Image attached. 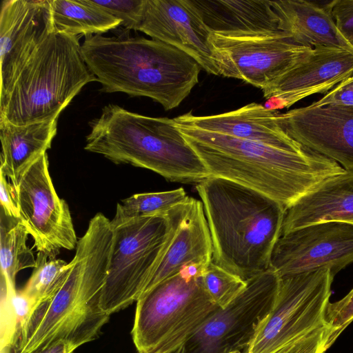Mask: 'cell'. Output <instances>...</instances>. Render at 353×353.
Instances as JSON below:
<instances>
[{
    "instance_id": "cell-1",
    "label": "cell",
    "mask_w": 353,
    "mask_h": 353,
    "mask_svg": "<svg viewBox=\"0 0 353 353\" xmlns=\"http://www.w3.org/2000/svg\"><path fill=\"white\" fill-rule=\"evenodd\" d=\"M176 124L211 176L264 194L285 210L323 181L345 170L308 148L284 150Z\"/></svg>"
},
{
    "instance_id": "cell-2",
    "label": "cell",
    "mask_w": 353,
    "mask_h": 353,
    "mask_svg": "<svg viewBox=\"0 0 353 353\" xmlns=\"http://www.w3.org/2000/svg\"><path fill=\"white\" fill-rule=\"evenodd\" d=\"M112 241L111 221L96 214L78 240L66 280L54 296L33 310L13 353H31L71 335L87 343L99 336L110 318L100 300Z\"/></svg>"
},
{
    "instance_id": "cell-3",
    "label": "cell",
    "mask_w": 353,
    "mask_h": 353,
    "mask_svg": "<svg viewBox=\"0 0 353 353\" xmlns=\"http://www.w3.org/2000/svg\"><path fill=\"white\" fill-rule=\"evenodd\" d=\"M209 226L212 262L248 281L270 267L283 206L256 190L211 176L196 184Z\"/></svg>"
},
{
    "instance_id": "cell-4",
    "label": "cell",
    "mask_w": 353,
    "mask_h": 353,
    "mask_svg": "<svg viewBox=\"0 0 353 353\" xmlns=\"http://www.w3.org/2000/svg\"><path fill=\"white\" fill-rule=\"evenodd\" d=\"M83 59L104 92L147 97L165 110L178 107L199 82L201 65L178 48L155 39L85 36Z\"/></svg>"
},
{
    "instance_id": "cell-5",
    "label": "cell",
    "mask_w": 353,
    "mask_h": 353,
    "mask_svg": "<svg viewBox=\"0 0 353 353\" xmlns=\"http://www.w3.org/2000/svg\"><path fill=\"white\" fill-rule=\"evenodd\" d=\"M89 125L84 149L114 163L145 168L185 183L197 184L211 176L174 119L145 116L108 104Z\"/></svg>"
},
{
    "instance_id": "cell-6",
    "label": "cell",
    "mask_w": 353,
    "mask_h": 353,
    "mask_svg": "<svg viewBox=\"0 0 353 353\" xmlns=\"http://www.w3.org/2000/svg\"><path fill=\"white\" fill-rule=\"evenodd\" d=\"M79 37L52 32L0 99V118L17 125L57 119L83 87L97 81L87 65Z\"/></svg>"
},
{
    "instance_id": "cell-7",
    "label": "cell",
    "mask_w": 353,
    "mask_h": 353,
    "mask_svg": "<svg viewBox=\"0 0 353 353\" xmlns=\"http://www.w3.org/2000/svg\"><path fill=\"white\" fill-rule=\"evenodd\" d=\"M207 266L190 264L136 301L132 336L138 353H175L219 309L207 292Z\"/></svg>"
},
{
    "instance_id": "cell-8",
    "label": "cell",
    "mask_w": 353,
    "mask_h": 353,
    "mask_svg": "<svg viewBox=\"0 0 353 353\" xmlns=\"http://www.w3.org/2000/svg\"><path fill=\"white\" fill-rule=\"evenodd\" d=\"M188 198L165 213L111 220L113 241L100 300L104 312L110 316L138 300L170 245Z\"/></svg>"
},
{
    "instance_id": "cell-9",
    "label": "cell",
    "mask_w": 353,
    "mask_h": 353,
    "mask_svg": "<svg viewBox=\"0 0 353 353\" xmlns=\"http://www.w3.org/2000/svg\"><path fill=\"white\" fill-rule=\"evenodd\" d=\"M334 277L328 268L280 276L273 307L247 350L274 353L327 325Z\"/></svg>"
},
{
    "instance_id": "cell-10",
    "label": "cell",
    "mask_w": 353,
    "mask_h": 353,
    "mask_svg": "<svg viewBox=\"0 0 353 353\" xmlns=\"http://www.w3.org/2000/svg\"><path fill=\"white\" fill-rule=\"evenodd\" d=\"M210 42L219 75L263 90L310 57L314 48L296 43L283 31L268 33L212 32Z\"/></svg>"
},
{
    "instance_id": "cell-11",
    "label": "cell",
    "mask_w": 353,
    "mask_h": 353,
    "mask_svg": "<svg viewBox=\"0 0 353 353\" xmlns=\"http://www.w3.org/2000/svg\"><path fill=\"white\" fill-rule=\"evenodd\" d=\"M280 276L270 268L247 281L244 290L219 309L181 349V353H236L250 346L270 314Z\"/></svg>"
},
{
    "instance_id": "cell-12",
    "label": "cell",
    "mask_w": 353,
    "mask_h": 353,
    "mask_svg": "<svg viewBox=\"0 0 353 353\" xmlns=\"http://www.w3.org/2000/svg\"><path fill=\"white\" fill-rule=\"evenodd\" d=\"M48 167L45 153L26 170L13 190L19 218L34 247L55 259L61 249H74L78 241L68 205L58 196Z\"/></svg>"
},
{
    "instance_id": "cell-13",
    "label": "cell",
    "mask_w": 353,
    "mask_h": 353,
    "mask_svg": "<svg viewBox=\"0 0 353 353\" xmlns=\"http://www.w3.org/2000/svg\"><path fill=\"white\" fill-rule=\"evenodd\" d=\"M353 263V225L327 221L283 234L273 250L270 268L279 276L328 268L335 276Z\"/></svg>"
},
{
    "instance_id": "cell-14",
    "label": "cell",
    "mask_w": 353,
    "mask_h": 353,
    "mask_svg": "<svg viewBox=\"0 0 353 353\" xmlns=\"http://www.w3.org/2000/svg\"><path fill=\"white\" fill-rule=\"evenodd\" d=\"M50 0H3L0 14V99L47 37L54 32Z\"/></svg>"
},
{
    "instance_id": "cell-15",
    "label": "cell",
    "mask_w": 353,
    "mask_h": 353,
    "mask_svg": "<svg viewBox=\"0 0 353 353\" xmlns=\"http://www.w3.org/2000/svg\"><path fill=\"white\" fill-rule=\"evenodd\" d=\"M137 30L178 48L208 73L219 75L210 42L212 31L192 0H145Z\"/></svg>"
},
{
    "instance_id": "cell-16",
    "label": "cell",
    "mask_w": 353,
    "mask_h": 353,
    "mask_svg": "<svg viewBox=\"0 0 353 353\" xmlns=\"http://www.w3.org/2000/svg\"><path fill=\"white\" fill-rule=\"evenodd\" d=\"M276 117L291 138L343 169H353V107L308 105L278 112Z\"/></svg>"
},
{
    "instance_id": "cell-17",
    "label": "cell",
    "mask_w": 353,
    "mask_h": 353,
    "mask_svg": "<svg viewBox=\"0 0 353 353\" xmlns=\"http://www.w3.org/2000/svg\"><path fill=\"white\" fill-rule=\"evenodd\" d=\"M353 74V52L317 46L309 58L287 71L262 90L265 106L276 110L289 108L316 93H326Z\"/></svg>"
},
{
    "instance_id": "cell-18",
    "label": "cell",
    "mask_w": 353,
    "mask_h": 353,
    "mask_svg": "<svg viewBox=\"0 0 353 353\" xmlns=\"http://www.w3.org/2000/svg\"><path fill=\"white\" fill-rule=\"evenodd\" d=\"M277 112L261 104L251 103L219 114L195 116L189 112L174 120L176 123L284 150L299 151L306 148L281 127Z\"/></svg>"
},
{
    "instance_id": "cell-19",
    "label": "cell",
    "mask_w": 353,
    "mask_h": 353,
    "mask_svg": "<svg viewBox=\"0 0 353 353\" xmlns=\"http://www.w3.org/2000/svg\"><path fill=\"white\" fill-rule=\"evenodd\" d=\"M212 254V242L203 204L189 197L170 245L141 295L187 265L208 266Z\"/></svg>"
},
{
    "instance_id": "cell-20",
    "label": "cell",
    "mask_w": 353,
    "mask_h": 353,
    "mask_svg": "<svg viewBox=\"0 0 353 353\" xmlns=\"http://www.w3.org/2000/svg\"><path fill=\"white\" fill-rule=\"evenodd\" d=\"M327 221L353 225V169L327 179L290 207L281 235Z\"/></svg>"
},
{
    "instance_id": "cell-21",
    "label": "cell",
    "mask_w": 353,
    "mask_h": 353,
    "mask_svg": "<svg viewBox=\"0 0 353 353\" xmlns=\"http://www.w3.org/2000/svg\"><path fill=\"white\" fill-rule=\"evenodd\" d=\"M279 20V28L297 44L315 48H336L353 52L338 31L325 6L305 0L270 1Z\"/></svg>"
},
{
    "instance_id": "cell-22",
    "label": "cell",
    "mask_w": 353,
    "mask_h": 353,
    "mask_svg": "<svg viewBox=\"0 0 353 353\" xmlns=\"http://www.w3.org/2000/svg\"><path fill=\"white\" fill-rule=\"evenodd\" d=\"M57 119L17 125L0 118V171L15 188L26 170L51 148Z\"/></svg>"
},
{
    "instance_id": "cell-23",
    "label": "cell",
    "mask_w": 353,
    "mask_h": 353,
    "mask_svg": "<svg viewBox=\"0 0 353 353\" xmlns=\"http://www.w3.org/2000/svg\"><path fill=\"white\" fill-rule=\"evenodd\" d=\"M205 23L215 32L268 33L281 31L270 1L192 0Z\"/></svg>"
},
{
    "instance_id": "cell-24",
    "label": "cell",
    "mask_w": 353,
    "mask_h": 353,
    "mask_svg": "<svg viewBox=\"0 0 353 353\" xmlns=\"http://www.w3.org/2000/svg\"><path fill=\"white\" fill-rule=\"evenodd\" d=\"M56 32L79 37L102 34L115 29L121 21L89 0H50Z\"/></svg>"
},
{
    "instance_id": "cell-25",
    "label": "cell",
    "mask_w": 353,
    "mask_h": 353,
    "mask_svg": "<svg viewBox=\"0 0 353 353\" xmlns=\"http://www.w3.org/2000/svg\"><path fill=\"white\" fill-rule=\"evenodd\" d=\"M29 233L20 218L0 210L1 281L17 290L16 276L26 268H34L36 259L27 245Z\"/></svg>"
},
{
    "instance_id": "cell-26",
    "label": "cell",
    "mask_w": 353,
    "mask_h": 353,
    "mask_svg": "<svg viewBox=\"0 0 353 353\" xmlns=\"http://www.w3.org/2000/svg\"><path fill=\"white\" fill-rule=\"evenodd\" d=\"M36 261L37 264L30 277L20 290L31 301L33 310L54 296L71 269L70 262L56 258L49 259L42 252L37 253Z\"/></svg>"
},
{
    "instance_id": "cell-27",
    "label": "cell",
    "mask_w": 353,
    "mask_h": 353,
    "mask_svg": "<svg viewBox=\"0 0 353 353\" xmlns=\"http://www.w3.org/2000/svg\"><path fill=\"white\" fill-rule=\"evenodd\" d=\"M188 198L183 188L133 194L117 203L114 216L131 219L165 213Z\"/></svg>"
},
{
    "instance_id": "cell-28",
    "label": "cell",
    "mask_w": 353,
    "mask_h": 353,
    "mask_svg": "<svg viewBox=\"0 0 353 353\" xmlns=\"http://www.w3.org/2000/svg\"><path fill=\"white\" fill-rule=\"evenodd\" d=\"M203 285L219 308H225L246 288L247 281L212 261L202 275Z\"/></svg>"
},
{
    "instance_id": "cell-29",
    "label": "cell",
    "mask_w": 353,
    "mask_h": 353,
    "mask_svg": "<svg viewBox=\"0 0 353 353\" xmlns=\"http://www.w3.org/2000/svg\"><path fill=\"white\" fill-rule=\"evenodd\" d=\"M90 3L121 21L127 30H137L141 20L145 0H89Z\"/></svg>"
},
{
    "instance_id": "cell-30",
    "label": "cell",
    "mask_w": 353,
    "mask_h": 353,
    "mask_svg": "<svg viewBox=\"0 0 353 353\" xmlns=\"http://www.w3.org/2000/svg\"><path fill=\"white\" fill-rule=\"evenodd\" d=\"M353 321V288L341 299L329 302L325 311V322L337 339Z\"/></svg>"
},
{
    "instance_id": "cell-31",
    "label": "cell",
    "mask_w": 353,
    "mask_h": 353,
    "mask_svg": "<svg viewBox=\"0 0 353 353\" xmlns=\"http://www.w3.org/2000/svg\"><path fill=\"white\" fill-rule=\"evenodd\" d=\"M324 6L341 35L353 47V0H333Z\"/></svg>"
},
{
    "instance_id": "cell-32",
    "label": "cell",
    "mask_w": 353,
    "mask_h": 353,
    "mask_svg": "<svg viewBox=\"0 0 353 353\" xmlns=\"http://www.w3.org/2000/svg\"><path fill=\"white\" fill-rule=\"evenodd\" d=\"M310 105L311 106L334 105L353 107V74L326 92L323 97Z\"/></svg>"
},
{
    "instance_id": "cell-33",
    "label": "cell",
    "mask_w": 353,
    "mask_h": 353,
    "mask_svg": "<svg viewBox=\"0 0 353 353\" xmlns=\"http://www.w3.org/2000/svg\"><path fill=\"white\" fill-rule=\"evenodd\" d=\"M86 343L82 338L71 335L56 339L31 353H72L77 348Z\"/></svg>"
},
{
    "instance_id": "cell-34",
    "label": "cell",
    "mask_w": 353,
    "mask_h": 353,
    "mask_svg": "<svg viewBox=\"0 0 353 353\" xmlns=\"http://www.w3.org/2000/svg\"><path fill=\"white\" fill-rule=\"evenodd\" d=\"M0 210L10 216L19 218V212L14 199L13 187L1 171H0Z\"/></svg>"
},
{
    "instance_id": "cell-35",
    "label": "cell",
    "mask_w": 353,
    "mask_h": 353,
    "mask_svg": "<svg viewBox=\"0 0 353 353\" xmlns=\"http://www.w3.org/2000/svg\"><path fill=\"white\" fill-rule=\"evenodd\" d=\"M296 348V343H294L279 349L274 353H293Z\"/></svg>"
},
{
    "instance_id": "cell-36",
    "label": "cell",
    "mask_w": 353,
    "mask_h": 353,
    "mask_svg": "<svg viewBox=\"0 0 353 353\" xmlns=\"http://www.w3.org/2000/svg\"><path fill=\"white\" fill-rule=\"evenodd\" d=\"M11 349L10 348H3L1 350V353H10Z\"/></svg>"
},
{
    "instance_id": "cell-37",
    "label": "cell",
    "mask_w": 353,
    "mask_h": 353,
    "mask_svg": "<svg viewBox=\"0 0 353 353\" xmlns=\"http://www.w3.org/2000/svg\"><path fill=\"white\" fill-rule=\"evenodd\" d=\"M236 353H251V352H250V351H249V350H246L245 352H236Z\"/></svg>"
},
{
    "instance_id": "cell-38",
    "label": "cell",
    "mask_w": 353,
    "mask_h": 353,
    "mask_svg": "<svg viewBox=\"0 0 353 353\" xmlns=\"http://www.w3.org/2000/svg\"><path fill=\"white\" fill-rule=\"evenodd\" d=\"M175 353H181V350H179V351H177V352H175Z\"/></svg>"
}]
</instances>
